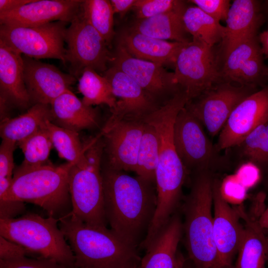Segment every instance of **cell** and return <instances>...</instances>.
I'll use <instances>...</instances> for the list:
<instances>
[{"label":"cell","instance_id":"74e56055","mask_svg":"<svg viewBox=\"0 0 268 268\" xmlns=\"http://www.w3.org/2000/svg\"><path fill=\"white\" fill-rule=\"evenodd\" d=\"M0 268H68L54 261L40 258L26 257L16 260H0Z\"/></svg>","mask_w":268,"mask_h":268},{"label":"cell","instance_id":"836d02e7","mask_svg":"<svg viewBox=\"0 0 268 268\" xmlns=\"http://www.w3.org/2000/svg\"><path fill=\"white\" fill-rule=\"evenodd\" d=\"M241 156L268 173V121L260 125L237 146Z\"/></svg>","mask_w":268,"mask_h":268},{"label":"cell","instance_id":"52a82bcc","mask_svg":"<svg viewBox=\"0 0 268 268\" xmlns=\"http://www.w3.org/2000/svg\"><path fill=\"white\" fill-rule=\"evenodd\" d=\"M74 165L69 174L72 211L79 220L95 227H107L100 158Z\"/></svg>","mask_w":268,"mask_h":268},{"label":"cell","instance_id":"d6a6232c","mask_svg":"<svg viewBox=\"0 0 268 268\" xmlns=\"http://www.w3.org/2000/svg\"><path fill=\"white\" fill-rule=\"evenodd\" d=\"M80 11L87 21L102 36L110 48L115 36L114 14L108 0H82Z\"/></svg>","mask_w":268,"mask_h":268},{"label":"cell","instance_id":"7c38bea8","mask_svg":"<svg viewBox=\"0 0 268 268\" xmlns=\"http://www.w3.org/2000/svg\"><path fill=\"white\" fill-rule=\"evenodd\" d=\"M258 90L221 81L188 101L185 107L214 136L219 134L236 107Z\"/></svg>","mask_w":268,"mask_h":268},{"label":"cell","instance_id":"7bdbcfd3","mask_svg":"<svg viewBox=\"0 0 268 268\" xmlns=\"http://www.w3.org/2000/svg\"><path fill=\"white\" fill-rule=\"evenodd\" d=\"M26 211L24 202L17 200L0 199V219L15 218Z\"/></svg>","mask_w":268,"mask_h":268},{"label":"cell","instance_id":"f907efd6","mask_svg":"<svg viewBox=\"0 0 268 268\" xmlns=\"http://www.w3.org/2000/svg\"><path fill=\"white\" fill-rule=\"evenodd\" d=\"M264 185L266 189L268 190V173L265 175Z\"/></svg>","mask_w":268,"mask_h":268},{"label":"cell","instance_id":"5bb4252c","mask_svg":"<svg viewBox=\"0 0 268 268\" xmlns=\"http://www.w3.org/2000/svg\"><path fill=\"white\" fill-rule=\"evenodd\" d=\"M259 36L235 48L220 67L222 81L257 89L268 84V66L264 62Z\"/></svg>","mask_w":268,"mask_h":268},{"label":"cell","instance_id":"db71d44e","mask_svg":"<svg viewBox=\"0 0 268 268\" xmlns=\"http://www.w3.org/2000/svg\"><path fill=\"white\" fill-rule=\"evenodd\" d=\"M139 268V266L137 267H136V268Z\"/></svg>","mask_w":268,"mask_h":268},{"label":"cell","instance_id":"5b68a950","mask_svg":"<svg viewBox=\"0 0 268 268\" xmlns=\"http://www.w3.org/2000/svg\"><path fill=\"white\" fill-rule=\"evenodd\" d=\"M188 101L186 94L180 90L142 119L154 128L158 136L159 153L155 184L157 194L164 198L172 199L182 194L188 173L175 147L173 130L177 115Z\"/></svg>","mask_w":268,"mask_h":268},{"label":"cell","instance_id":"60d3db41","mask_svg":"<svg viewBox=\"0 0 268 268\" xmlns=\"http://www.w3.org/2000/svg\"><path fill=\"white\" fill-rule=\"evenodd\" d=\"M261 171L253 163L246 161L237 169L236 177L240 183L248 190L256 185L261 176Z\"/></svg>","mask_w":268,"mask_h":268},{"label":"cell","instance_id":"ee69618b","mask_svg":"<svg viewBox=\"0 0 268 268\" xmlns=\"http://www.w3.org/2000/svg\"><path fill=\"white\" fill-rule=\"evenodd\" d=\"M113 12L118 13L122 18L128 11L132 9L136 0H111Z\"/></svg>","mask_w":268,"mask_h":268},{"label":"cell","instance_id":"8d00e7d4","mask_svg":"<svg viewBox=\"0 0 268 268\" xmlns=\"http://www.w3.org/2000/svg\"><path fill=\"white\" fill-rule=\"evenodd\" d=\"M188 1L219 22L226 21L231 4L229 0H190Z\"/></svg>","mask_w":268,"mask_h":268},{"label":"cell","instance_id":"484cf974","mask_svg":"<svg viewBox=\"0 0 268 268\" xmlns=\"http://www.w3.org/2000/svg\"><path fill=\"white\" fill-rule=\"evenodd\" d=\"M187 5L173 11L151 17L136 19L129 28L142 34L163 40L188 43L193 40L183 20Z\"/></svg>","mask_w":268,"mask_h":268},{"label":"cell","instance_id":"603a6c76","mask_svg":"<svg viewBox=\"0 0 268 268\" xmlns=\"http://www.w3.org/2000/svg\"><path fill=\"white\" fill-rule=\"evenodd\" d=\"M118 43L133 57L163 66H174L178 55L187 43L156 39L129 28L120 33Z\"/></svg>","mask_w":268,"mask_h":268},{"label":"cell","instance_id":"d590c367","mask_svg":"<svg viewBox=\"0 0 268 268\" xmlns=\"http://www.w3.org/2000/svg\"><path fill=\"white\" fill-rule=\"evenodd\" d=\"M186 5L178 0H136L133 9L136 19H145L178 9Z\"/></svg>","mask_w":268,"mask_h":268},{"label":"cell","instance_id":"ffe728a7","mask_svg":"<svg viewBox=\"0 0 268 268\" xmlns=\"http://www.w3.org/2000/svg\"><path fill=\"white\" fill-rule=\"evenodd\" d=\"M220 183L214 179L213 184V230L220 260L225 268H231L232 259L238 253L244 227L237 209L231 207L222 197Z\"/></svg>","mask_w":268,"mask_h":268},{"label":"cell","instance_id":"d4e9b609","mask_svg":"<svg viewBox=\"0 0 268 268\" xmlns=\"http://www.w3.org/2000/svg\"><path fill=\"white\" fill-rule=\"evenodd\" d=\"M182 231L180 217L173 215L146 248L139 268H174Z\"/></svg>","mask_w":268,"mask_h":268},{"label":"cell","instance_id":"1f68e13d","mask_svg":"<svg viewBox=\"0 0 268 268\" xmlns=\"http://www.w3.org/2000/svg\"><path fill=\"white\" fill-rule=\"evenodd\" d=\"M143 121V131L135 172L142 179L154 183L159 159V140L154 128L150 124Z\"/></svg>","mask_w":268,"mask_h":268},{"label":"cell","instance_id":"cb8c5ba5","mask_svg":"<svg viewBox=\"0 0 268 268\" xmlns=\"http://www.w3.org/2000/svg\"><path fill=\"white\" fill-rule=\"evenodd\" d=\"M52 123L76 132L99 126L97 110L85 105L70 90H67L51 104Z\"/></svg>","mask_w":268,"mask_h":268},{"label":"cell","instance_id":"816d5d0a","mask_svg":"<svg viewBox=\"0 0 268 268\" xmlns=\"http://www.w3.org/2000/svg\"><path fill=\"white\" fill-rule=\"evenodd\" d=\"M183 268H194V267L191 266L189 264H187L186 262Z\"/></svg>","mask_w":268,"mask_h":268},{"label":"cell","instance_id":"7a4b0ae2","mask_svg":"<svg viewBox=\"0 0 268 268\" xmlns=\"http://www.w3.org/2000/svg\"><path fill=\"white\" fill-rule=\"evenodd\" d=\"M59 226L73 253L74 268H134L140 265L137 248L107 227L88 225L71 213L60 219Z\"/></svg>","mask_w":268,"mask_h":268},{"label":"cell","instance_id":"30bf717a","mask_svg":"<svg viewBox=\"0 0 268 268\" xmlns=\"http://www.w3.org/2000/svg\"><path fill=\"white\" fill-rule=\"evenodd\" d=\"M67 23L57 21L33 27L0 25V41L21 55L37 60L56 59L66 64L64 42Z\"/></svg>","mask_w":268,"mask_h":268},{"label":"cell","instance_id":"4dcf8cb0","mask_svg":"<svg viewBox=\"0 0 268 268\" xmlns=\"http://www.w3.org/2000/svg\"><path fill=\"white\" fill-rule=\"evenodd\" d=\"M46 127L53 145L61 158L73 165L87 162L85 147L82 144L77 132L60 127L51 121L47 123Z\"/></svg>","mask_w":268,"mask_h":268},{"label":"cell","instance_id":"f546056e","mask_svg":"<svg viewBox=\"0 0 268 268\" xmlns=\"http://www.w3.org/2000/svg\"><path fill=\"white\" fill-rule=\"evenodd\" d=\"M77 87L83 96L82 101L85 105L105 104L111 110L115 108L117 99L110 83L94 69L86 68L83 71L78 78Z\"/></svg>","mask_w":268,"mask_h":268},{"label":"cell","instance_id":"44dd1931","mask_svg":"<svg viewBox=\"0 0 268 268\" xmlns=\"http://www.w3.org/2000/svg\"><path fill=\"white\" fill-rule=\"evenodd\" d=\"M82 2L79 0H33L14 10L0 13V23L33 27L57 21L70 23L79 12Z\"/></svg>","mask_w":268,"mask_h":268},{"label":"cell","instance_id":"4fadbf2b","mask_svg":"<svg viewBox=\"0 0 268 268\" xmlns=\"http://www.w3.org/2000/svg\"><path fill=\"white\" fill-rule=\"evenodd\" d=\"M110 64L129 76L160 105L181 90L174 72L167 71L161 64L133 57L119 43Z\"/></svg>","mask_w":268,"mask_h":268},{"label":"cell","instance_id":"8992f818","mask_svg":"<svg viewBox=\"0 0 268 268\" xmlns=\"http://www.w3.org/2000/svg\"><path fill=\"white\" fill-rule=\"evenodd\" d=\"M59 220L31 213L16 218L0 219V236L41 258L74 268V256L58 226Z\"/></svg>","mask_w":268,"mask_h":268},{"label":"cell","instance_id":"ab89813d","mask_svg":"<svg viewBox=\"0 0 268 268\" xmlns=\"http://www.w3.org/2000/svg\"><path fill=\"white\" fill-rule=\"evenodd\" d=\"M17 144L2 140L0 146V177L11 178L14 167L13 153Z\"/></svg>","mask_w":268,"mask_h":268},{"label":"cell","instance_id":"f1b7e54d","mask_svg":"<svg viewBox=\"0 0 268 268\" xmlns=\"http://www.w3.org/2000/svg\"><path fill=\"white\" fill-rule=\"evenodd\" d=\"M183 20L186 30L193 39L211 47L221 42L225 26L198 7L194 5L187 6L183 13Z\"/></svg>","mask_w":268,"mask_h":268},{"label":"cell","instance_id":"277c9868","mask_svg":"<svg viewBox=\"0 0 268 268\" xmlns=\"http://www.w3.org/2000/svg\"><path fill=\"white\" fill-rule=\"evenodd\" d=\"M72 165L66 162L57 166L50 162L33 168L18 166L8 189L0 199L33 203L60 220L72 211L69 174Z\"/></svg>","mask_w":268,"mask_h":268},{"label":"cell","instance_id":"ba28073f","mask_svg":"<svg viewBox=\"0 0 268 268\" xmlns=\"http://www.w3.org/2000/svg\"><path fill=\"white\" fill-rule=\"evenodd\" d=\"M203 126L185 106L177 115L173 139L177 153L187 170L213 173L224 164L216 145L205 134Z\"/></svg>","mask_w":268,"mask_h":268},{"label":"cell","instance_id":"f35d334b","mask_svg":"<svg viewBox=\"0 0 268 268\" xmlns=\"http://www.w3.org/2000/svg\"><path fill=\"white\" fill-rule=\"evenodd\" d=\"M220 190L222 197L227 201H229L238 203L245 198L247 189L234 174L224 179L220 183Z\"/></svg>","mask_w":268,"mask_h":268},{"label":"cell","instance_id":"c3c4849f","mask_svg":"<svg viewBox=\"0 0 268 268\" xmlns=\"http://www.w3.org/2000/svg\"><path fill=\"white\" fill-rule=\"evenodd\" d=\"M186 262L183 255L180 252H178L177 260L174 268H183Z\"/></svg>","mask_w":268,"mask_h":268},{"label":"cell","instance_id":"b9f144b4","mask_svg":"<svg viewBox=\"0 0 268 268\" xmlns=\"http://www.w3.org/2000/svg\"><path fill=\"white\" fill-rule=\"evenodd\" d=\"M31 253L23 246L0 236V260H12L25 257Z\"/></svg>","mask_w":268,"mask_h":268},{"label":"cell","instance_id":"9a60e30c","mask_svg":"<svg viewBox=\"0 0 268 268\" xmlns=\"http://www.w3.org/2000/svg\"><path fill=\"white\" fill-rule=\"evenodd\" d=\"M118 99L104 127L124 120H142L161 106L129 76L111 65L103 73Z\"/></svg>","mask_w":268,"mask_h":268},{"label":"cell","instance_id":"e0dca14e","mask_svg":"<svg viewBox=\"0 0 268 268\" xmlns=\"http://www.w3.org/2000/svg\"><path fill=\"white\" fill-rule=\"evenodd\" d=\"M143 128L142 120H124L103 128L101 134L108 166L117 170L135 172Z\"/></svg>","mask_w":268,"mask_h":268},{"label":"cell","instance_id":"2e32d148","mask_svg":"<svg viewBox=\"0 0 268 268\" xmlns=\"http://www.w3.org/2000/svg\"><path fill=\"white\" fill-rule=\"evenodd\" d=\"M268 121V84L240 102L219 133L216 145L220 151L239 145L260 125Z\"/></svg>","mask_w":268,"mask_h":268},{"label":"cell","instance_id":"9c48e42d","mask_svg":"<svg viewBox=\"0 0 268 268\" xmlns=\"http://www.w3.org/2000/svg\"><path fill=\"white\" fill-rule=\"evenodd\" d=\"M213 48L193 39L177 57L174 65L175 80L189 101L222 81L217 53Z\"/></svg>","mask_w":268,"mask_h":268},{"label":"cell","instance_id":"bcb514c9","mask_svg":"<svg viewBox=\"0 0 268 268\" xmlns=\"http://www.w3.org/2000/svg\"><path fill=\"white\" fill-rule=\"evenodd\" d=\"M259 39L263 55L268 58V29L259 34Z\"/></svg>","mask_w":268,"mask_h":268},{"label":"cell","instance_id":"11a10c76","mask_svg":"<svg viewBox=\"0 0 268 268\" xmlns=\"http://www.w3.org/2000/svg\"><path fill=\"white\" fill-rule=\"evenodd\" d=\"M267 261L268 262V260H267Z\"/></svg>","mask_w":268,"mask_h":268},{"label":"cell","instance_id":"3957f363","mask_svg":"<svg viewBox=\"0 0 268 268\" xmlns=\"http://www.w3.org/2000/svg\"><path fill=\"white\" fill-rule=\"evenodd\" d=\"M190 192L183 205V230L194 268H225L222 265L213 230L212 173H194Z\"/></svg>","mask_w":268,"mask_h":268},{"label":"cell","instance_id":"8fae6325","mask_svg":"<svg viewBox=\"0 0 268 268\" xmlns=\"http://www.w3.org/2000/svg\"><path fill=\"white\" fill-rule=\"evenodd\" d=\"M65 42L66 64L72 75L79 78L86 68L104 72L111 63L113 54L100 33L84 18L80 9L67 27Z\"/></svg>","mask_w":268,"mask_h":268},{"label":"cell","instance_id":"ac0fdd59","mask_svg":"<svg viewBox=\"0 0 268 268\" xmlns=\"http://www.w3.org/2000/svg\"><path fill=\"white\" fill-rule=\"evenodd\" d=\"M265 19L262 1H233L225 21L224 35L217 52L220 65L238 46L259 36V31Z\"/></svg>","mask_w":268,"mask_h":268},{"label":"cell","instance_id":"681fc988","mask_svg":"<svg viewBox=\"0 0 268 268\" xmlns=\"http://www.w3.org/2000/svg\"><path fill=\"white\" fill-rule=\"evenodd\" d=\"M262 7L265 17L268 18V0L262 1Z\"/></svg>","mask_w":268,"mask_h":268},{"label":"cell","instance_id":"7402d4cb","mask_svg":"<svg viewBox=\"0 0 268 268\" xmlns=\"http://www.w3.org/2000/svg\"><path fill=\"white\" fill-rule=\"evenodd\" d=\"M0 109L10 104L20 108L31 105L24 80L21 54L0 41Z\"/></svg>","mask_w":268,"mask_h":268},{"label":"cell","instance_id":"6da1fadb","mask_svg":"<svg viewBox=\"0 0 268 268\" xmlns=\"http://www.w3.org/2000/svg\"><path fill=\"white\" fill-rule=\"evenodd\" d=\"M101 173L105 213L110 229L127 243L140 247L156 207L154 183L108 166Z\"/></svg>","mask_w":268,"mask_h":268},{"label":"cell","instance_id":"d6986e66","mask_svg":"<svg viewBox=\"0 0 268 268\" xmlns=\"http://www.w3.org/2000/svg\"><path fill=\"white\" fill-rule=\"evenodd\" d=\"M24 80L31 104L51 105L75 82L76 77L54 65L22 55Z\"/></svg>","mask_w":268,"mask_h":268},{"label":"cell","instance_id":"4316f807","mask_svg":"<svg viewBox=\"0 0 268 268\" xmlns=\"http://www.w3.org/2000/svg\"><path fill=\"white\" fill-rule=\"evenodd\" d=\"M237 209L246 224L238 251L236 268H265L268 246L264 230L258 220L247 215L241 207Z\"/></svg>","mask_w":268,"mask_h":268},{"label":"cell","instance_id":"f5cc1de1","mask_svg":"<svg viewBox=\"0 0 268 268\" xmlns=\"http://www.w3.org/2000/svg\"><path fill=\"white\" fill-rule=\"evenodd\" d=\"M266 239H267V244H268V236L266 237Z\"/></svg>","mask_w":268,"mask_h":268},{"label":"cell","instance_id":"7dc6e473","mask_svg":"<svg viewBox=\"0 0 268 268\" xmlns=\"http://www.w3.org/2000/svg\"><path fill=\"white\" fill-rule=\"evenodd\" d=\"M258 221L263 230L268 231V207L262 212L258 219Z\"/></svg>","mask_w":268,"mask_h":268},{"label":"cell","instance_id":"83f0119b","mask_svg":"<svg viewBox=\"0 0 268 268\" xmlns=\"http://www.w3.org/2000/svg\"><path fill=\"white\" fill-rule=\"evenodd\" d=\"M52 119L50 105H33L21 115L3 119L0 126V137L2 140L13 141L17 144L45 127Z\"/></svg>","mask_w":268,"mask_h":268},{"label":"cell","instance_id":"e575fe53","mask_svg":"<svg viewBox=\"0 0 268 268\" xmlns=\"http://www.w3.org/2000/svg\"><path fill=\"white\" fill-rule=\"evenodd\" d=\"M24 154L19 167L33 168L49 163V157L53 146L46 127L17 144Z\"/></svg>","mask_w":268,"mask_h":268},{"label":"cell","instance_id":"f6af8a7d","mask_svg":"<svg viewBox=\"0 0 268 268\" xmlns=\"http://www.w3.org/2000/svg\"><path fill=\"white\" fill-rule=\"evenodd\" d=\"M33 0H0V13L9 11L27 3Z\"/></svg>","mask_w":268,"mask_h":268}]
</instances>
